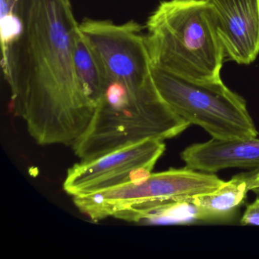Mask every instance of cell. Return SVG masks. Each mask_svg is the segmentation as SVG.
Segmentation results:
<instances>
[{
  "instance_id": "cell-1",
  "label": "cell",
  "mask_w": 259,
  "mask_h": 259,
  "mask_svg": "<svg viewBox=\"0 0 259 259\" xmlns=\"http://www.w3.org/2000/svg\"><path fill=\"white\" fill-rule=\"evenodd\" d=\"M78 28L70 0H31L22 34L2 55L12 110L37 145L71 146L95 113L74 64Z\"/></svg>"
},
{
  "instance_id": "cell-2",
  "label": "cell",
  "mask_w": 259,
  "mask_h": 259,
  "mask_svg": "<svg viewBox=\"0 0 259 259\" xmlns=\"http://www.w3.org/2000/svg\"><path fill=\"white\" fill-rule=\"evenodd\" d=\"M146 28L153 66L195 81L221 79L225 55L206 0L163 1Z\"/></svg>"
},
{
  "instance_id": "cell-3",
  "label": "cell",
  "mask_w": 259,
  "mask_h": 259,
  "mask_svg": "<svg viewBox=\"0 0 259 259\" xmlns=\"http://www.w3.org/2000/svg\"><path fill=\"white\" fill-rule=\"evenodd\" d=\"M189 125L157 90L135 93L119 81H109L89 126L71 147L86 161L146 139H172Z\"/></svg>"
},
{
  "instance_id": "cell-4",
  "label": "cell",
  "mask_w": 259,
  "mask_h": 259,
  "mask_svg": "<svg viewBox=\"0 0 259 259\" xmlns=\"http://www.w3.org/2000/svg\"><path fill=\"white\" fill-rule=\"evenodd\" d=\"M151 76L162 99L191 125L204 128L212 138H257L258 132L242 97L222 80L189 79L151 66Z\"/></svg>"
},
{
  "instance_id": "cell-5",
  "label": "cell",
  "mask_w": 259,
  "mask_h": 259,
  "mask_svg": "<svg viewBox=\"0 0 259 259\" xmlns=\"http://www.w3.org/2000/svg\"><path fill=\"white\" fill-rule=\"evenodd\" d=\"M212 174L188 167L151 174L146 178L84 196L74 197L73 202L81 213L93 222L147 201L184 198L208 193L224 184Z\"/></svg>"
},
{
  "instance_id": "cell-6",
  "label": "cell",
  "mask_w": 259,
  "mask_h": 259,
  "mask_svg": "<svg viewBox=\"0 0 259 259\" xmlns=\"http://www.w3.org/2000/svg\"><path fill=\"white\" fill-rule=\"evenodd\" d=\"M79 28L99 57L108 82L119 81L136 93L155 90L148 37L140 24L85 19Z\"/></svg>"
},
{
  "instance_id": "cell-7",
  "label": "cell",
  "mask_w": 259,
  "mask_h": 259,
  "mask_svg": "<svg viewBox=\"0 0 259 259\" xmlns=\"http://www.w3.org/2000/svg\"><path fill=\"white\" fill-rule=\"evenodd\" d=\"M165 149L163 141L146 139L98 158L80 160L68 169L63 189L74 198L143 180L152 174Z\"/></svg>"
},
{
  "instance_id": "cell-8",
  "label": "cell",
  "mask_w": 259,
  "mask_h": 259,
  "mask_svg": "<svg viewBox=\"0 0 259 259\" xmlns=\"http://www.w3.org/2000/svg\"><path fill=\"white\" fill-rule=\"evenodd\" d=\"M225 57L253 63L259 54V0H206Z\"/></svg>"
},
{
  "instance_id": "cell-9",
  "label": "cell",
  "mask_w": 259,
  "mask_h": 259,
  "mask_svg": "<svg viewBox=\"0 0 259 259\" xmlns=\"http://www.w3.org/2000/svg\"><path fill=\"white\" fill-rule=\"evenodd\" d=\"M186 167L213 174L227 168H258L259 139H216L191 145L182 152Z\"/></svg>"
},
{
  "instance_id": "cell-10",
  "label": "cell",
  "mask_w": 259,
  "mask_h": 259,
  "mask_svg": "<svg viewBox=\"0 0 259 259\" xmlns=\"http://www.w3.org/2000/svg\"><path fill=\"white\" fill-rule=\"evenodd\" d=\"M113 218L145 225L183 224L201 221L198 209L189 197L141 203L116 213Z\"/></svg>"
},
{
  "instance_id": "cell-11",
  "label": "cell",
  "mask_w": 259,
  "mask_h": 259,
  "mask_svg": "<svg viewBox=\"0 0 259 259\" xmlns=\"http://www.w3.org/2000/svg\"><path fill=\"white\" fill-rule=\"evenodd\" d=\"M251 176H236L213 192L189 197L198 209L201 221H222L232 216L250 191Z\"/></svg>"
},
{
  "instance_id": "cell-12",
  "label": "cell",
  "mask_w": 259,
  "mask_h": 259,
  "mask_svg": "<svg viewBox=\"0 0 259 259\" xmlns=\"http://www.w3.org/2000/svg\"><path fill=\"white\" fill-rule=\"evenodd\" d=\"M73 60L81 88L96 108L104 95L108 80L99 57L79 28L74 37Z\"/></svg>"
},
{
  "instance_id": "cell-13",
  "label": "cell",
  "mask_w": 259,
  "mask_h": 259,
  "mask_svg": "<svg viewBox=\"0 0 259 259\" xmlns=\"http://www.w3.org/2000/svg\"><path fill=\"white\" fill-rule=\"evenodd\" d=\"M31 0H1L0 33L2 54L19 38Z\"/></svg>"
},
{
  "instance_id": "cell-14",
  "label": "cell",
  "mask_w": 259,
  "mask_h": 259,
  "mask_svg": "<svg viewBox=\"0 0 259 259\" xmlns=\"http://www.w3.org/2000/svg\"><path fill=\"white\" fill-rule=\"evenodd\" d=\"M240 222L242 225H259V198L247 206Z\"/></svg>"
},
{
  "instance_id": "cell-15",
  "label": "cell",
  "mask_w": 259,
  "mask_h": 259,
  "mask_svg": "<svg viewBox=\"0 0 259 259\" xmlns=\"http://www.w3.org/2000/svg\"><path fill=\"white\" fill-rule=\"evenodd\" d=\"M249 189L250 190L259 192V169L251 174Z\"/></svg>"
}]
</instances>
